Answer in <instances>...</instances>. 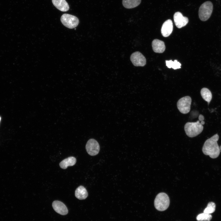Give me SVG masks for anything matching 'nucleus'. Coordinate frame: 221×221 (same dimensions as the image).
<instances>
[{"instance_id": "1", "label": "nucleus", "mask_w": 221, "mask_h": 221, "mask_svg": "<svg viewBox=\"0 0 221 221\" xmlns=\"http://www.w3.org/2000/svg\"><path fill=\"white\" fill-rule=\"evenodd\" d=\"M219 136L216 134L207 139L204 142L202 148L203 153L215 159L219 157L220 153L219 147L217 143Z\"/></svg>"}, {"instance_id": "18", "label": "nucleus", "mask_w": 221, "mask_h": 221, "mask_svg": "<svg viewBox=\"0 0 221 221\" xmlns=\"http://www.w3.org/2000/svg\"><path fill=\"white\" fill-rule=\"evenodd\" d=\"M166 65L169 68H172L174 69L180 68H181V64L177 60H175L174 61L172 60H166Z\"/></svg>"}, {"instance_id": "13", "label": "nucleus", "mask_w": 221, "mask_h": 221, "mask_svg": "<svg viewBox=\"0 0 221 221\" xmlns=\"http://www.w3.org/2000/svg\"><path fill=\"white\" fill-rule=\"evenodd\" d=\"M52 2L54 6L61 11L66 12L69 10V5L65 0H52Z\"/></svg>"}, {"instance_id": "2", "label": "nucleus", "mask_w": 221, "mask_h": 221, "mask_svg": "<svg viewBox=\"0 0 221 221\" xmlns=\"http://www.w3.org/2000/svg\"><path fill=\"white\" fill-rule=\"evenodd\" d=\"M203 126L198 120L195 122H187L184 126V129L186 135L189 137H195L202 131Z\"/></svg>"}, {"instance_id": "9", "label": "nucleus", "mask_w": 221, "mask_h": 221, "mask_svg": "<svg viewBox=\"0 0 221 221\" xmlns=\"http://www.w3.org/2000/svg\"><path fill=\"white\" fill-rule=\"evenodd\" d=\"M174 20L176 26L180 28L185 26L188 22V18L184 16L179 12H176L173 16Z\"/></svg>"}, {"instance_id": "11", "label": "nucleus", "mask_w": 221, "mask_h": 221, "mask_svg": "<svg viewBox=\"0 0 221 221\" xmlns=\"http://www.w3.org/2000/svg\"><path fill=\"white\" fill-rule=\"evenodd\" d=\"M173 30V24L172 20L168 19L163 24L161 30V33L164 37H168L172 33Z\"/></svg>"}, {"instance_id": "23", "label": "nucleus", "mask_w": 221, "mask_h": 221, "mask_svg": "<svg viewBox=\"0 0 221 221\" xmlns=\"http://www.w3.org/2000/svg\"><path fill=\"white\" fill-rule=\"evenodd\" d=\"M219 148L220 151V152H221V146H220V147H219Z\"/></svg>"}, {"instance_id": "3", "label": "nucleus", "mask_w": 221, "mask_h": 221, "mask_svg": "<svg viewBox=\"0 0 221 221\" xmlns=\"http://www.w3.org/2000/svg\"><path fill=\"white\" fill-rule=\"evenodd\" d=\"M170 203L168 195L164 192H161L156 196L154 201L155 208L158 210L163 211L167 209Z\"/></svg>"}, {"instance_id": "10", "label": "nucleus", "mask_w": 221, "mask_h": 221, "mask_svg": "<svg viewBox=\"0 0 221 221\" xmlns=\"http://www.w3.org/2000/svg\"><path fill=\"white\" fill-rule=\"evenodd\" d=\"M52 206L57 213L61 215H65L68 213V210L66 206L60 201H54L52 203Z\"/></svg>"}, {"instance_id": "12", "label": "nucleus", "mask_w": 221, "mask_h": 221, "mask_svg": "<svg viewBox=\"0 0 221 221\" xmlns=\"http://www.w3.org/2000/svg\"><path fill=\"white\" fill-rule=\"evenodd\" d=\"M152 47L154 52L156 53H162L165 51V48L164 42L157 39L153 41Z\"/></svg>"}, {"instance_id": "8", "label": "nucleus", "mask_w": 221, "mask_h": 221, "mask_svg": "<svg viewBox=\"0 0 221 221\" xmlns=\"http://www.w3.org/2000/svg\"><path fill=\"white\" fill-rule=\"evenodd\" d=\"M130 60L133 64L135 66H144L146 64L145 57L138 51L133 53L130 56Z\"/></svg>"}, {"instance_id": "19", "label": "nucleus", "mask_w": 221, "mask_h": 221, "mask_svg": "<svg viewBox=\"0 0 221 221\" xmlns=\"http://www.w3.org/2000/svg\"><path fill=\"white\" fill-rule=\"evenodd\" d=\"M215 204L212 202H209L207 205V207L205 209L204 213L210 214L214 212L215 210Z\"/></svg>"}, {"instance_id": "21", "label": "nucleus", "mask_w": 221, "mask_h": 221, "mask_svg": "<svg viewBox=\"0 0 221 221\" xmlns=\"http://www.w3.org/2000/svg\"><path fill=\"white\" fill-rule=\"evenodd\" d=\"M199 119L200 121H203L204 117L202 115L200 114L199 116Z\"/></svg>"}, {"instance_id": "14", "label": "nucleus", "mask_w": 221, "mask_h": 221, "mask_svg": "<svg viewBox=\"0 0 221 221\" xmlns=\"http://www.w3.org/2000/svg\"><path fill=\"white\" fill-rule=\"evenodd\" d=\"M76 159L74 157H70L62 160L59 164L61 168L67 169L68 166L74 165L76 162Z\"/></svg>"}, {"instance_id": "22", "label": "nucleus", "mask_w": 221, "mask_h": 221, "mask_svg": "<svg viewBox=\"0 0 221 221\" xmlns=\"http://www.w3.org/2000/svg\"><path fill=\"white\" fill-rule=\"evenodd\" d=\"M201 123L203 125L205 123L204 121H202L201 122Z\"/></svg>"}, {"instance_id": "16", "label": "nucleus", "mask_w": 221, "mask_h": 221, "mask_svg": "<svg viewBox=\"0 0 221 221\" xmlns=\"http://www.w3.org/2000/svg\"><path fill=\"white\" fill-rule=\"evenodd\" d=\"M141 0H122L123 6L127 9H131L138 6L141 3Z\"/></svg>"}, {"instance_id": "15", "label": "nucleus", "mask_w": 221, "mask_h": 221, "mask_svg": "<svg viewBox=\"0 0 221 221\" xmlns=\"http://www.w3.org/2000/svg\"><path fill=\"white\" fill-rule=\"evenodd\" d=\"M88 194L85 188L82 186L78 187L75 191L76 197L79 200H84L88 196Z\"/></svg>"}, {"instance_id": "24", "label": "nucleus", "mask_w": 221, "mask_h": 221, "mask_svg": "<svg viewBox=\"0 0 221 221\" xmlns=\"http://www.w3.org/2000/svg\"><path fill=\"white\" fill-rule=\"evenodd\" d=\"M1 119V117H0V122Z\"/></svg>"}, {"instance_id": "7", "label": "nucleus", "mask_w": 221, "mask_h": 221, "mask_svg": "<svg viewBox=\"0 0 221 221\" xmlns=\"http://www.w3.org/2000/svg\"><path fill=\"white\" fill-rule=\"evenodd\" d=\"M86 149L88 153L92 156L97 155L100 150L98 142L94 139H91L88 141L86 145Z\"/></svg>"}, {"instance_id": "17", "label": "nucleus", "mask_w": 221, "mask_h": 221, "mask_svg": "<svg viewBox=\"0 0 221 221\" xmlns=\"http://www.w3.org/2000/svg\"><path fill=\"white\" fill-rule=\"evenodd\" d=\"M200 94L203 99L207 101L209 105L212 98V95L210 91L207 88H203L201 90Z\"/></svg>"}, {"instance_id": "20", "label": "nucleus", "mask_w": 221, "mask_h": 221, "mask_svg": "<svg viewBox=\"0 0 221 221\" xmlns=\"http://www.w3.org/2000/svg\"><path fill=\"white\" fill-rule=\"evenodd\" d=\"M212 217L211 214L203 213L198 215L196 217V219L198 221H209Z\"/></svg>"}, {"instance_id": "5", "label": "nucleus", "mask_w": 221, "mask_h": 221, "mask_svg": "<svg viewBox=\"0 0 221 221\" xmlns=\"http://www.w3.org/2000/svg\"><path fill=\"white\" fill-rule=\"evenodd\" d=\"M60 21L64 26L69 29L76 27L79 23V19L77 17L67 14H64L61 16Z\"/></svg>"}, {"instance_id": "4", "label": "nucleus", "mask_w": 221, "mask_h": 221, "mask_svg": "<svg viewBox=\"0 0 221 221\" xmlns=\"http://www.w3.org/2000/svg\"><path fill=\"white\" fill-rule=\"evenodd\" d=\"M213 9L212 3L209 1L206 2L200 6L199 10V16L203 21L207 20L210 17Z\"/></svg>"}, {"instance_id": "6", "label": "nucleus", "mask_w": 221, "mask_h": 221, "mask_svg": "<svg viewBox=\"0 0 221 221\" xmlns=\"http://www.w3.org/2000/svg\"><path fill=\"white\" fill-rule=\"evenodd\" d=\"M192 99L188 96H185L180 98L177 103V108L182 113L186 114L188 113L190 110Z\"/></svg>"}]
</instances>
